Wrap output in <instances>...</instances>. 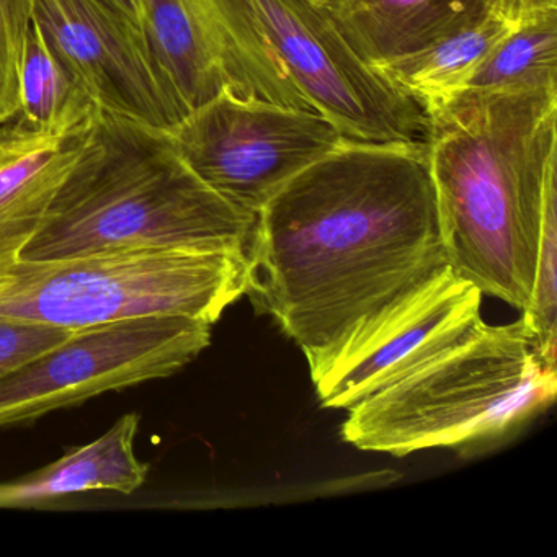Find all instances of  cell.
Wrapping results in <instances>:
<instances>
[{
    "instance_id": "6da1fadb",
    "label": "cell",
    "mask_w": 557,
    "mask_h": 557,
    "mask_svg": "<svg viewBox=\"0 0 557 557\" xmlns=\"http://www.w3.org/2000/svg\"><path fill=\"white\" fill-rule=\"evenodd\" d=\"M247 295L321 363L448 265L425 143L345 138L259 211Z\"/></svg>"
},
{
    "instance_id": "7a4b0ae2",
    "label": "cell",
    "mask_w": 557,
    "mask_h": 557,
    "mask_svg": "<svg viewBox=\"0 0 557 557\" xmlns=\"http://www.w3.org/2000/svg\"><path fill=\"white\" fill-rule=\"evenodd\" d=\"M423 115L449 269L523 312L557 169V90L465 89Z\"/></svg>"
},
{
    "instance_id": "3957f363",
    "label": "cell",
    "mask_w": 557,
    "mask_h": 557,
    "mask_svg": "<svg viewBox=\"0 0 557 557\" xmlns=\"http://www.w3.org/2000/svg\"><path fill=\"white\" fill-rule=\"evenodd\" d=\"M256 216L208 187L171 132L97 113L92 135L18 260L107 250L246 252Z\"/></svg>"
},
{
    "instance_id": "277c9868",
    "label": "cell",
    "mask_w": 557,
    "mask_h": 557,
    "mask_svg": "<svg viewBox=\"0 0 557 557\" xmlns=\"http://www.w3.org/2000/svg\"><path fill=\"white\" fill-rule=\"evenodd\" d=\"M547 363L523 318L474 334L348 410L344 442L407 456L507 435L556 399Z\"/></svg>"
},
{
    "instance_id": "5b68a950",
    "label": "cell",
    "mask_w": 557,
    "mask_h": 557,
    "mask_svg": "<svg viewBox=\"0 0 557 557\" xmlns=\"http://www.w3.org/2000/svg\"><path fill=\"white\" fill-rule=\"evenodd\" d=\"M244 295L246 252L107 250L0 269V315L70 331L152 315L213 325Z\"/></svg>"
},
{
    "instance_id": "8992f818",
    "label": "cell",
    "mask_w": 557,
    "mask_h": 557,
    "mask_svg": "<svg viewBox=\"0 0 557 557\" xmlns=\"http://www.w3.org/2000/svg\"><path fill=\"white\" fill-rule=\"evenodd\" d=\"M237 2L309 107L345 138L422 141V109L361 60L325 0Z\"/></svg>"
},
{
    "instance_id": "52a82bcc",
    "label": "cell",
    "mask_w": 557,
    "mask_h": 557,
    "mask_svg": "<svg viewBox=\"0 0 557 557\" xmlns=\"http://www.w3.org/2000/svg\"><path fill=\"white\" fill-rule=\"evenodd\" d=\"M211 342L210 322L152 315L77 329L0 377V429L30 423L100 394L162 380Z\"/></svg>"
},
{
    "instance_id": "ba28073f",
    "label": "cell",
    "mask_w": 557,
    "mask_h": 557,
    "mask_svg": "<svg viewBox=\"0 0 557 557\" xmlns=\"http://www.w3.org/2000/svg\"><path fill=\"white\" fill-rule=\"evenodd\" d=\"M171 135L184 161L208 187L256 218L295 175L345 139L314 110L231 90L188 113Z\"/></svg>"
},
{
    "instance_id": "9c48e42d",
    "label": "cell",
    "mask_w": 557,
    "mask_h": 557,
    "mask_svg": "<svg viewBox=\"0 0 557 557\" xmlns=\"http://www.w3.org/2000/svg\"><path fill=\"white\" fill-rule=\"evenodd\" d=\"M481 289L449 267L364 319L311 368L321 406L354 409L474 334Z\"/></svg>"
},
{
    "instance_id": "30bf717a",
    "label": "cell",
    "mask_w": 557,
    "mask_h": 557,
    "mask_svg": "<svg viewBox=\"0 0 557 557\" xmlns=\"http://www.w3.org/2000/svg\"><path fill=\"white\" fill-rule=\"evenodd\" d=\"M152 51L188 112L223 90L308 109L237 0H136Z\"/></svg>"
},
{
    "instance_id": "8fae6325",
    "label": "cell",
    "mask_w": 557,
    "mask_h": 557,
    "mask_svg": "<svg viewBox=\"0 0 557 557\" xmlns=\"http://www.w3.org/2000/svg\"><path fill=\"white\" fill-rule=\"evenodd\" d=\"M34 21L102 112L165 132L190 113L141 24L113 0H35Z\"/></svg>"
},
{
    "instance_id": "7c38bea8",
    "label": "cell",
    "mask_w": 557,
    "mask_h": 557,
    "mask_svg": "<svg viewBox=\"0 0 557 557\" xmlns=\"http://www.w3.org/2000/svg\"><path fill=\"white\" fill-rule=\"evenodd\" d=\"M96 119L66 133L44 132L21 116L0 125V269L21 259L37 234Z\"/></svg>"
},
{
    "instance_id": "4fadbf2b",
    "label": "cell",
    "mask_w": 557,
    "mask_h": 557,
    "mask_svg": "<svg viewBox=\"0 0 557 557\" xmlns=\"http://www.w3.org/2000/svg\"><path fill=\"white\" fill-rule=\"evenodd\" d=\"M348 44L370 66L397 58L492 14V0H325ZM495 14V12H494Z\"/></svg>"
},
{
    "instance_id": "5bb4252c",
    "label": "cell",
    "mask_w": 557,
    "mask_h": 557,
    "mask_svg": "<svg viewBox=\"0 0 557 557\" xmlns=\"http://www.w3.org/2000/svg\"><path fill=\"white\" fill-rule=\"evenodd\" d=\"M141 417L126 413L109 432L35 472L24 481L0 485V505L27 504L90 491L133 494L148 479L149 466L135 453Z\"/></svg>"
},
{
    "instance_id": "9a60e30c",
    "label": "cell",
    "mask_w": 557,
    "mask_h": 557,
    "mask_svg": "<svg viewBox=\"0 0 557 557\" xmlns=\"http://www.w3.org/2000/svg\"><path fill=\"white\" fill-rule=\"evenodd\" d=\"M511 27L513 24L492 12L376 71L425 112L465 89L475 67Z\"/></svg>"
},
{
    "instance_id": "2e32d148",
    "label": "cell",
    "mask_w": 557,
    "mask_h": 557,
    "mask_svg": "<svg viewBox=\"0 0 557 557\" xmlns=\"http://www.w3.org/2000/svg\"><path fill=\"white\" fill-rule=\"evenodd\" d=\"M97 112L92 97L32 22L18 70L17 116L44 132L66 133L92 122Z\"/></svg>"
},
{
    "instance_id": "e0dca14e",
    "label": "cell",
    "mask_w": 557,
    "mask_h": 557,
    "mask_svg": "<svg viewBox=\"0 0 557 557\" xmlns=\"http://www.w3.org/2000/svg\"><path fill=\"white\" fill-rule=\"evenodd\" d=\"M465 89L557 90V8L513 25L475 67Z\"/></svg>"
},
{
    "instance_id": "ac0fdd59",
    "label": "cell",
    "mask_w": 557,
    "mask_h": 557,
    "mask_svg": "<svg viewBox=\"0 0 557 557\" xmlns=\"http://www.w3.org/2000/svg\"><path fill=\"white\" fill-rule=\"evenodd\" d=\"M521 318L533 332L537 351L556 367L557 351V169L547 178L543 221L530 301Z\"/></svg>"
},
{
    "instance_id": "d6986e66",
    "label": "cell",
    "mask_w": 557,
    "mask_h": 557,
    "mask_svg": "<svg viewBox=\"0 0 557 557\" xmlns=\"http://www.w3.org/2000/svg\"><path fill=\"white\" fill-rule=\"evenodd\" d=\"M35 0H0V125L18 113V70Z\"/></svg>"
},
{
    "instance_id": "ffe728a7",
    "label": "cell",
    "mask_w": 557,
    "mask_h": 557,
    "mask_svg": "<svg viewBox=\"0 0 557 557\" xmlns=\"http://www.w3.org/2000/svg\"><path fill=\"white\" fill-rule=\"evenodd\" d=\"M74 331L0 315V377L66 341Z\"/></svg>"
},
{
    "instance_id": "44dd1931",
    "label": "cell",
    "mask_w": 557,
    "mask_h": 557,
    "mask_svg": "<svg viewBox=\"0 0 557 557\" xmlns=\"http://www.w3.org/2000/svg\"><path fill=\"white\" fill-rule=\"evenodd\" d=\"M553 8H557V0H492L495 14L513 25L530 15Z\"/></svg>"
},
{
    "instance_id": "7402d4cb",
    "label": "cell",
    "mask_w": 557,
    "mask_h": 557,
    "mask_svg": "<svg viewBox=\"0 0 557 557\" xmlns=\"http://www.w3.org/2000/svg\"><path fill=\"white\" fill-rule=\"evenodd\" d=\"M113 2H115L122 11H125L126 14L132 15L133 18L139 22L138 4H136V0H113ZM139 24H141V22H139Z\"/></svg>"
}]
</instances>
